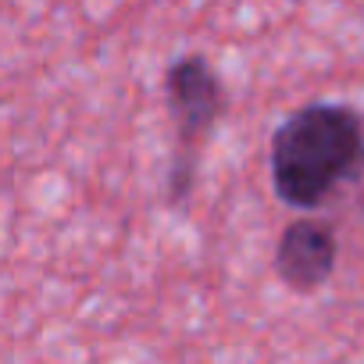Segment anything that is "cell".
<instances>
[{
  "mask_svg": "<svg viewBox=\"0 0 364 364\" xmlns=\"http://www.w3.org/2000/svg\"><path fill=\"white\" fill-rule=\"evenodd\" d=\"M364 171V118L350 104H307L272 136V186L282 204L311 211Z\"/></svg>",
  "mask_w": 364,
  "mask_h": 364,
  "instance_id": "6da1fadb",
  "label": "cell"
},
{
  "mask_svg": "<svg viewBox=\"0 0 364 364\" xmlns=\"http://www.w3.org/2000/svg\"><path fill=\"white\" fill-rule=\"evenodd\" d=\"M164 93H168V107L175 118V139H178L175 157H171V175H168V200L182 204L193 193L197 150L204 146L208 132L222 118L225 90H222V79L204 54H186V58L168 65Z\"/></svg>",
  "mask_w": 364,
  "mask_h": 364,
  "instance_id": "7a4b0ae2",
  "label": "cell"
},
{
  "mask_svg": "<svg viewBox=\"0 0 364 364\" xmlns=\"http://www.w3.org/2000/svg\"><path fill=\"white\" fill-rule=\"evenodd\" d=\"M336 232L328 222L318 218H300L286 225L275 243V275L296 293H314L318 286H325L336 272Z\"/></svg>",
  "mask_w": 364,
  "mask_h": 364,
  "instance_id": "3957f363",
  "label": "cell"
}]
</instances>
